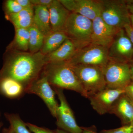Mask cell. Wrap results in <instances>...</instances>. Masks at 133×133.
I'll return each instance as SVG.
<instances>
[{"label": "cell", "instance_id": "1", "mask_svg": "<svg viewBox=\"0 0 133 133\" xmlns=\"http://www.w3.org/2000/svg\"><path fill=\"white\" fill-rule=\"evenodd\" d=\"M47 64L45 56L40 51L32 53L6 49L0 78L14 79L23 86L26 91L41 76Z\"/></svg>", "mask_w": 133, "mask_h": 133}, {"label": "cell", "instance_id": "2", "mask_svg": "<svg viewBox=\"0 0 133 133\" xmlns=\"http://www.w3.org/2000/svg\"><path fill=\"white\" fill-rule=\"evenodd\" d=\"M41 75L45 76L53 88L74 91L87 98L81 83L66 62L48 63Z\"/></svg>", "mask_w": 133, "mask_h": 133}, {"label": "cell", "instance_id": "3", "mask_svg": "<svg viewBox=\"0 0 133 133\" xmlns=\"http://www.w3.org/2000/svg\"><path fill=\"white\" fill-rule=\"evenodd\" d=\"M70 66L81 83L87 98H88L106 88L104 76L101 67L84 65Z\"/></svg>", "mask_w": 133, "mask_h": 133}, {"label": "cell", "instance_id": "4", "mask_svg": "<svg viewBox=\"0 0 133 133\" xmlns=\"http://www.w3.org/2000/svg\"><path fill=\"white\" fill-rule=\"evenodd\" d=\"M100 16L105 23L116 29L131 25L126 0H98Z\"/></svg>", "mask_w": 133, "mask_h": 133}, {"label": "cell", "instance_id": "5", "mask_svg": "<svg viewBox=\"0 0 133 133\" xmlns=\"http://www.w3.org/2000/svg\"><path fill=\"white\" fill-rule=\"evenodd\" d=\"M92 21L81 15L71 13L63 31L68 38L82 48L91 43Z\"/></svg>", "mask_w": 133, "mask_h": 133}, {"label": "cell", "instance_id": "6", "mask_svg": "<svg viewBox=\"0 0 133 133\" xmlns=\"http://www.w3.org/2000/svg\"><path fill=\"white\" fill-rule=\"evenodd\" d=\"M102 69L107 88L124 89L132 81L130 64L109 59Z\"/></svg>", "mask_w": 133, "mask_h": 133}, {"label": "cell", "instance_id": "7", "mask_svg": "<svg viewBox=\"0 0 133 133\" xmlns=\"http://www.w3.org/2000/svg\"><path fill=\"white\" fill-rule=\"evenodd\" d=\"M109 60L108 48L91 43L79 50L66 62L70 65H93L102 68Z\"/></svg>", "mask_w": 133, "mask_h": 133}, {"label": "cell", "instance_id": "8", "mask_svg": "<svg viewBox=\"0 0 133 133\" xmlns=\"http://www.w3.org/2000/svg\"><path fill=\"white\" fill-rule=\"evenodd\" d=\"M53 89L60 102L56 117L58 128L69 133H82V129L77 124L73 112L64 94L63 90Z\"/></svg>", "mask_w": 133, "mask_h": 133}, {"label": "cell", "instance_id": "9", "mask_svg": "<svg viewBox=\"0 0 133 133\" xmlns=\"http://www.w3.org/2000/svg\"><path fill=\"white\" fill-rule=\"evenodd\" d=\"M109 59L130 64L133 62V45L124 29L119 30L108 48Z\"/></svg>", "mask_w": 133, "mask_h": 133}, {"label": "cell", "instance_id": "10", "mask_svg": "<svg viewBox=\"0 0 133 133\" xmlns=\"http://www.w3.org/2000/svg\"><path fill=\"white\" fill-rule=\"evenodd\" d=\"M47 78L41 75L26 89V93L37 95L43 100L54 118L56 117L59 105L55 98L56 93Z\"/></svg>", "mask_w": 133, "mask_h": 133}, {"label": "cell", "instance_id": "11", "mask_svg": "<svg viewBox=\"0 0 133 133\" xmlns=\"http://www.w3.org/2000/svg\"><path fill=\"white\" fill-rule=\"evenodd\" d=\"M92 21L91 43L109 48L119 29L107 24L100 16Z\"/></svg>", "mask_w": 133, "mask_h": 133}, {"label": "cell", "instance_id": "12", "mask_svg": "<svg viewBox=\"0 0 133 133\" xmlns=\"http://www.w3.org/2000/svg\"><path fill=\"white\" fill-rule=\"evenodd\" d=\"M124 89L105 88L88 98L92 107L99 114L103 115L109 113L113 104L123 94Z\"/></svg>", "mask_w": 133, "mask_h": 133}, {"label": "cell", "instance_id": "13", "mask_svg": "<svg viewBox=\"0 0 133 133\" xmlns=\"http://www.w3.org/2000/svg\"><path fill=\"white\" fill-rule=\"evenodd\" d=\"M71 13H75L93 21L100 15L98 0H59Z\"/></svg>", "mask_w": 133, "mask_h": 133}, {"label": "cell", "instance_id": "14", "mask_svg": "<svg viewBox=\"0 0 133 133\" xmlns=\"http://www.w3.org/2000/svg\"><path fill=\"white\" fill-rule=\"evenodd\" d=\"M109 114L120 119L123 125L133 122V102L125 93L121 95L113 104Z\"/></svg>", "mask_w": 133, "mask_h": 133}, {"label": "cell", "instance_id": "15", "mask_svg": "<svg viewBox=\"0 0 133 133\" xmlns=\"http://www.w3.org/2000/svg\"><path fill=\"white\" fill-rule=\"evenodd\" d=\"M48 8L52 31H63L71 12L59 0H53Z\"/></svg>", "mask_w": 133, "mask_h": 133}, {"label": "cell", "instance_id": "16", "mask_svg": "<svg viewBox=\"0 0 133 133\" xmlns=\"http://www.w3.org/2000/svg\"><path fill=\"white\" fill-rule=\"evenodd\" d=\"M82 48L74 41L67 38L57 49L45 56L48 63L69 61Z\"/></svg>", "mask_w": 133, "mask_h": 133}, {"label": "cell", "instance_id": "17", "mask_svg": "<svg viewBox=\"0 0 133 133\" xmlns=\"http://www.w3.org/2000/svg\"><path fill=\"white\" fill-rule=\"evenodd\" d=\"M26 93L20 83L9 78H0V94L10 99L20 98Z\"/></svg>", "mask_w": 133, "mask_h": 133}, {"label": "cell", "instance_id": "18", "mask_svg": "<svg viewBox=\"0 0 133 133\" xmlns=\"http://www.w3.org/2000/svg\"><path fill=\"white\" fill-rule=\"evenodd\" d=\"M33 24L45 36L52 32L49 12L48 8L42 6H34Z\"/></svg>", "mask_w": 133, "mask_h": 133}, {"label": "cell", "instance_id": "19", "mask_svg": "<svg viewBox=\"0 0 133 133\" xmlns=\"http://www.w3.org/2000/svg\"><path fill=\"white\" fill-rule=\"evenodd\" d=\"M15 28L29 29L33 24L34 7L24 9L16 14L5 15Z\"/></svg>", "mask_w": 133, "mask_h": 133}, {"label": "cell", "instance_id": "20", "mask_svg": "<svg viewBox=\"0 0 133 133\" xmlns=\"http://www.w3.org/2000/svg\"><path fill=\"white\" fill-rule=\"evenodd\" d=\"M67 38L63 31H52L45 36L40 52L45 56L49 55L57 49Z\"/></svg>", "mask_w": 133, "mask_h": 133}, {"label": "cell", "instance_id": "21", "mask_svg": "<svg viewBox=\"0 0 133 133\" xmlns=\"http://www.w3.org/2000/svg\"><path fill=\"white\" fill-rule=\"evenodd\" d=\"M14 40L8 45L7 50L26 52L29 50V32L28 29L15 28Z\"/></svg>", "mask_w": 133, "mask_h": 133}, {"label": "cell", "instance_id": "22", "mask_svg": "<svg viewBox=\"0 0 133 133\" xmlns=\"http://www.w3.org/2000/svg\"><path fill=\"white\" fill-rule=\"evenodd\" d=\"M28 29L29 32V52L32 53L40 52L42 48L45 36L33 24Z\"/></svg>", "mask_w": 133, "mask_h": 133}, {"label": "cell", "instance_id": "23", "mask_svg": "<svg viewBox=\"0 0 133 133\" xmlns=\"http://www.w3.org/2000/svg\"><path fill=\"white\" fill-rule=\"evenodd\" d=\"M5 118L9 122L10 127L16 133H31L24 122L18 114L5 113Z\"/></svg>", "mask_w": 133, "mask_h": 133}, {"label": "cell", "instance_id": "24", "mask_svg": "<svg viewBox=\"0 0 133 133\" xmlns=\"http://www.w3.org/2000/svg\"><path fill=\"white\" fill-rule=\"evenodd\" d=\"M5 15L16 14L23 9L19 5L16 0H7L3 5Z\"/></svg>", "mask_w": 133, "mask_h": 133}, {"label": "cell", "instance_id": "25", "mask_svg": "<svg viewBox=\"0 0 133 133\" xmlns=\"http://www.w3.org/2000/svg\"><path fill=\"white\" fill-rule=\"evenodd\" d=\"M133 130V122L131 124L123 125L121 127L114 129L103 130L102 133H132Z\"/></svg>", "mask_w": 133, "mask_h": 133}, {"label": "cell", "instance_id": "26", "mask_svg": "<svg viewBox=\"0 0 133 133\" xmlns=\"http://www.w3.org/2000/svg\"><path fill=\"white\" fill-rule=\"evenodd\" d=\"M26 126L30 132L33 133H56L55 130H50L48 128L38 127L30 123H26Z\"/></svg>", "mask_w": 133, "mask_h": 133}, {"label": "cell", "instance_id": "27", "mask_svg": "<svg viewBox=\"0 0 133 133\" xmlns=\"http://www.w3.org/2000/svg\"><path fill=\"white\" fill-rule=\"evenodd\" d=\"M33 6H39L48 8L53 0H30Z\"/></svg>", "mask_w": 133, "mask_h": 133}, {"label": "cell", "instance_id": "28", "mask_svg": "<svg viewBox=\"0 0 133 133\" xmlns=\"http://www.w3.org/2000/svg\"><path fill=\"white\" fill-rule=\"evenodd\" d=\"M125 93L128 96L133 102V81L132 80L131 83L124 88Z\"/></svg>", "mask_w": 133, "mask_h": 133}, {"label": "cell", "instance_id": "29", "mask_svg": "<svg viewBox=\"0 0 133 133\" xmlns=\"http://www.w3.org/2000/svg\"><path fill=\"white\" fill-rule=\"evenodd\" d=\"M19 5L23 9L34 7L30 0H16Z\"/></svg>", "mask_w": 133, "mask_h": 133}, {"label": "cell", "instance_id": "30", "mask_svg": "<svg viewBox=\"0 0 133 133\" xmlns=\"http://www.w3.org/2000/svg\"><path fill=\"white\" fill-rule=\"evenodd\" d=\"M124 29L133 45V27L131 24L126 26Z\"/></svg>", "mask_w": 133, "mask_h": 133}, {"label": "cell", "instance_id": "31", "mask_svg": "<svg viewBox=\"0 0 133 133\" xmlns=\"http://www.w3.org/2000/svg\"><path fill=\"white\" fill-rule=\"evenodd\" d=\"M82 133H98L97 132L96 128L94 126L90 127H82Z\"/></svg>", "mask_w": 133, "mask_h": 133}, {"label": "cell", "instance_id": "32", "mask_svg": "<svg viewBox=\"0 0 133 133\" xmlns=\"http://www.w3.org/2000/svg\"><path fill=\"white\" fill-rule=\"evenodd\" d=\"M126 2L129 13L133 15V0H126Z\"/></svg>", "mask_w": 133, "mask_h": 133}, {"label": "cell", "instance_id": "33", "mask_svg": "<svg viewBox=\"0 0 133 133\" xmlns=\"http://www.w3.org/2000/svg\"><path fill=\"white\" fill-rule=\"evenodd\" d=\"M2 133H16L10 127L9 128L3 129Z\"/></svg>", "mask_w": 133, "mask_h": 133}, {"label": "cell", "instance_id": "34", "mask_svg": "<svg viewBox=\"0 0 133 133\" xmlns=\"http://www.w3.org/2000/svg\"><path fill=\"white\" fill-rule=\"evenodd\" d=\"M130 69L131 79L133 81V62L130 64Z\"/></svg>", "mask_w": 133, "mask_h": 133}, {"label": "cell", "instance_id": "35", "mask_svg": "<svg viewBox=\"0 0 133 133\" xmlns=\"http://www.w3.org/2000/svg\"><path fill=\"white\" fill-rule=\"evenodd\" d=\"M55 131L56 133H69L67 132L66 131H63V130H62V129H59L58 128L55 130Z\"/></svg>", "mask_w": 133, "mask_h": 133}, {"label": "cell", "instance_id": "36", "mask_svg": "<svg viewBox=\"0 0 133 133\" xmlns=\"http://www.w3.org/2000/svg\"><path fill=\"white\" fill-rule=\"evenodd\" d=\"M130 21L132 27H133V15H130Z\"/></svg>", "mask_w": 133, "mask_h": 133}, {"label": "cell", "instance_id": "37", "mask_svg": "<svg viewBox=\"0 0 133 133\" xmlns=\"http://www.w3.org/2000/svg\"><path fill=\"white\" fill-rule=\"evenodd\" d=\"M3 125V123L2 122H0V131H1V129Z\"/></svg>", "mask_w": 133, "mask_h": 133}, {"label": "cell", "instance_id": "38", "mask_svg": "<svg viewBox=\"0 0 133 133\" xmlns=\"http://www.w3.org/2000/svg\"><path fill=\"white\" fill-rule=\"evenodd\" d=\"M1 113H0V117H1Z\"/></svg>", "mask_w": 133, "mask_h": 133}, {"label": "cell", "instance_id": "39", "mask_svg": "<svg viewBox=\"0 0 133 133\" xmlns=\"http://www.w3.org/2000/svg\"><path fill=\"white\" fill-rule=\"evenodd\" d=\"M132 133H133V130L132 132Z\"/></svg>", "mask_w": 133, "mask_h": 133}]
</instances>
